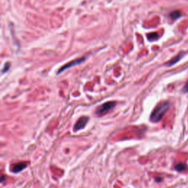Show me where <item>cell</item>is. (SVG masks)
Returning <instances> with one entry per match:
<instances>
[{"mask_svg": "<svg viewBox=\"0 0 188 188\" xmlns=\"http://www.w3.org/2000/svg\"><path fill=\"white\" fill-rule=\"evenodd\" d=\"M170 107V104L168 102H163L159 104L151 112L150 119L152 122H159L163 118Z\"/></svg>", "mask_w": 188, "mask_h": 188, "instance_id": "cell-1", "label": "cell"}, {"mask_svg": "<svg viewBox=\"0 0 188 188\" xmlns=\"http://www.w3.org/2000/svg\"><path fill=\"white\" fill-rule=\"evenodd\" d=\"M116 105L115 102H107L104 103L103 105L98 107L96 110V114L98 116H103L105 114L107 113L110 110L114 108Z\"/></svg>", "mask_w": 188, "mask_h": 188, "instance_id": "cell-2", "label": "cell"}, {"mask_svg": "<svg viewBox=\"0 0 188 188\" xmlns=\"http://www.w3.org/2000/svg\"><path fill=\"white\" fill-rule=\"evenodd\" d=\"M88 121V117H86V116L81 117V118L78 120L77 122L75 124L74 127V130L75 131H79V130L83 129L84 127L86 126Z\"/></svg>", "mask_w": 188, "mask_h": 188, "instance_id": "cell-3", "label": "cell"}, {"mask_svg": "<svg viewBox=\"0 0 188 188\" xmlns=\"http://www.w3.org/2000/svg\"><path fill=\"white\" fill-rule=\"evenodd\" d=\"M84 60H85V57H81V58L76 59V60H73V61L70 62V63H67V64H66V65H65V66H63V67H61L60 69H59L58 74H59V73H61L62 71H65V70H66V69H69V68L72 67V66H76V65L79 64V63H82V62H83Z\"/></svg>", "mask_w": 188, "mask_h": 188, "instance_id": "cell-4", "label": "cell"}, {"mask_svg": "<svg viewBox=\"0 0 188 188\" xmlns=\"http://www.w3.org/2000/svg\"><path fill=\"white\" fill-rule=\"evenodd\" d=\"M27 165V163H18L17 164L14 165L12 167V171L13 173H19L21 170H24Z\"/></svg>", "mask_w": 188, "mask_h": 188, "instance_id": "cell-5", "label": "cell"}, {"mask_svg": "<svg viewBox=\"0 0 188 188\" xmlns=\"http://www.w3.org/2000/svg\"><path fill=\"white\" fill-rule=\"evenodd\" d=\"M184 54V53H180V54H178L177 56H176L175 57H173V58L172 59V60H170L168 63V66H173V64H175L176 63H177V62L179 61V60H180L182 57H183Z\"/></svg>", "mask_w": 188, "mask_h": 188, "instance_id": "cell-6", "label": "cell"}, {"mask_svg": "<svg viewBox=\"0 0 188 188\" xmlns=\"http://www.w3.org/2000/svg\"><path fill=\"white\" fill-rule=\"evenodd\" d=\"M170 16L173 19H176V18H179L181 16V13L180 11H173L170 13Z\"/></svg>", "mask_w": 188, "mask_h": 188, "instance_id": "cell-7", "label": "cell"}, {"mask_svg": "<svg viewBox=\"0 0 188 188\" xmlns=\"http://www.w3.org/2000/svg\"><path fill=\"white\" fill-rule=\"evenodd\" d=\"M175 168H176V170H177L178 171H182V170H184L186 168V165H185L184 164H182V163H179V164L176 165L175 166Z\"/></svg>", "mask_w": 188, "mask_h": 188, "instance_id": "cell-8", "label": "cell"}, {"mask_svg": "<svg viewBox=\"0 0 188 188\" xmlns=\"http://www.w3.org/2000/svg\"><path fill=\"white\" fill-rule=\"evenodd\" d=\"M147 37H148V40H154V39L157 38L158 37V34L156 33H150V34H148V35H147Z\"/></svg>", "mask_w": 188, "mask_h": 188, "instance_id": "cell-9", "label": "cell"}, {"mask_svg": "<svg viewBox=\"0 0 188 188\" xmlns=\"http://www.w3.org/2000/svg\"><path fill=\"white\" fill-rule=\"evenodd\" d=\"M183 91L184 92H188V82H187L186 85H185L184 87Z\"/></svg>", "mask_w": 188, "mask_h": 188, "instance_id": "cell-10", "label": "cell"}]
</instances>
